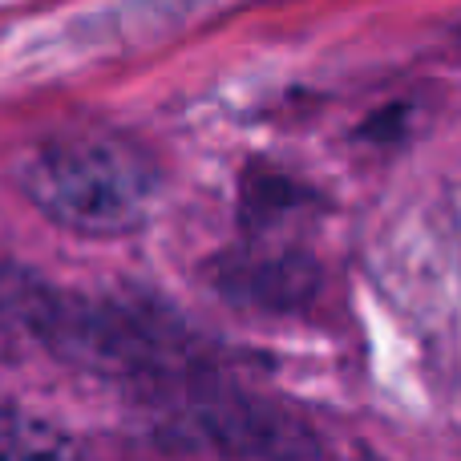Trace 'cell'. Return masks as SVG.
Instances as JSON below:
<instances>
[{"label":"cell","mask_w":461,"mask_h":461,"mask_svg":"<svg viewBox=\"0 0 461 461\" xmlns=\"http://www.w3.org/2000/svg\"><path fill=\"white\" fill-rule=\"evenodd\" d=\"M219 284L227 295H239V303H300L316 284V271L300 255H243L219 267Z\"/></svg>","instance_id":"277c9868"},{"label":"cell","mask_w":461,"mask_h":461,"mask_svg":"<svg viewBox=\"0 0 461 461\" xmlns=\"http://www.w3.org/2000/svg\"><path fill=\"white\" fill-rule=\"evenodd\" d=\"M21 186L32 207L77 235H126L150 211L158 170L126 138L69 134L29 154Z\"/></svg>","instance_id":"6da1fadb"},{"label":"cell","mask_w":461,"mask_h":461,"mask_svg":"<svg viewBox=\"0 0 461 461\" xmlns=\"http://www.w3.org/2000/svg\"><path fill=\"white\" fill-rule=\"evenodd\" d=\"M170 446L186 454H295L300 433L255 409L215 405L178 417L170 425Z\"/></svg>","instance_id":"3957f363"},{"label":"cell","mask_w":461,"mask_h":461,"mask_svg":"<svg viewBox=\"0 0 461 461\" xmlns=\"http://www.w3.org/2000/svg\"><path fill=\"white\" fill-rule=\"evenodd\" d=\"M49 340L110 373H167L186 348V336L142 303H57Z\"/></svg>","instance_id":"7a4b0ae2"},{"label":"cell","mask_w":461,"mask_h":461,"mask_svg":"<svg viewBox=\"0 0 461 461\" xmlns=\"http://www.w3.org/2000/svg\"><path fill=\"white\" fill-rule=\"evenodd\" d=\"M57 300L45 295L32 279L0 267V336H49Z\"/></svg>","instance_id":"5b68a950"},{"label":"cell","mask_w":461,"mask_h":461,"mask_svg":"<svg viewBox=\"0 0 461 461\" xmlns=\"http://www.w3.org/2000/svg\"><path fill=\"white\" fill-rule=\"evenodd\" d=\"M65 441L57 433H49L41 421H29L16 409L0 405V457H16V454H65Z\"/></svg>","instance_id":"8992f818"}]
</instances>
